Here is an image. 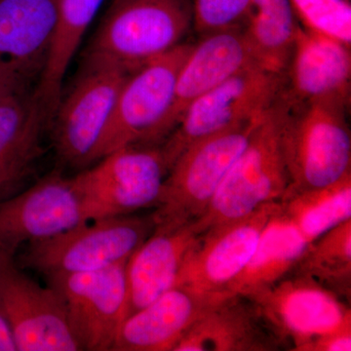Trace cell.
<instances>
[{"label": "cell", "instance_id": "cell-1", "mask_svg": "<svg viewBox=\"0 0 351 351\" xmlns=\"http://www.w3.org/2000/svg\"><path fill=\"white\" fill-rule=\"evenodd\" d=\"M350 101L274 104L289 186L285 195L330 186L351 173ZM283 198V197H282Z\"/></svg>", "mask_w": 351, "mask_h": 351}, {"label": "cell", "instance_id": "cell-2", "mask_svg": "<svg viewBox=\"0 0 351 351\" xmlns=\"http://www.w3.org/2000/svg\"><path fill=\"white\" fill-rule=\"evenodd\" d=\"M191 29V0H112L84 60L134 73L184 43Z\"/></svg>", "mask_w": 351, "mask_h": 351}, {"label": "cell", "instance_id": "cell-3", "mask_svg": "<svg viewBox=\"0 0 351 351\" xmlns=\"http://www.w3.org/2000/svg\"><path fill=\"white\" fill-rule=\"evenodd\" d=\"M193 45L180 44L127 77L95 149L92 164L123 147L162 144L161 127L172 105L178 73Z\"/></svg>", "mask_w": 351, "mask_h": 351}, {"label": "cell", "instance_id": "cell-4", "mask_svg": "<svg viewBox=\"0 0 351 351\" xmlns=\"http://www.w3.org/2000/svg\"><path fill=\"white\" fill-rule=\"evenodd\" d=\"M154 226L152 214L92 219L56 237L27 244L21 261L45 277L106 269L128 261Z\"/></svg>", "mask_w": 351, "mask_h": 351}, {"label": "cell", "instance_id": "cell-5", "mask_svg": "<svg viewBox=\"0 0 351 351\" xmlns=\"http://www.w3.org/2000/svg\"><path fill=\"white\" fill-rule=\"evenodd\" d=\"M265 114L197 141L184 149L164 181L152 213L154 221L184 223L199 219Z\"/></svg>", "mask_w": 351, "mask_h": 351}, {"label": "cell", "instance_id": "cell-6", "mask_svg": "<svg viewBox=\"0 0 351 351\" xmlns=\"http://www.w3.org/2000/svg\"><path fill=\"white\" fill-rule=\"evenodd\" d=\"M289 186L274 105L226 173L198 226L203 232L282 199Z\"/></svg>", "mask_w": 351, "mask_h": 351}, {"label": "cell", "instance_id": "cell-7", "mask_svg": "<svg viewBox=\"0 0 351 351\" xmlns=\"http://www.w3.org/2000/svg\"><path fill=\"white\" fill-rule=\"evenodd\" d=\"M73 177L90 221L156 207L169 168L160 145L112 152Z\"/></svg>", "mask_w": 351, "mask_h": 351}, {"label": "cell", "instance_id": "cell-8", "mask_svg": "<svg viewBox=\"0 0 351 351\" xmlns=\"http://www.w3.org/2000/svg\"><path fill=\"white\" fill-rule=\"evenodd\" d=\"M282 75L253 66L193 101L160 145L168 168L197 141L263 117L274 105Z\"/></svg>", "mask_w": 351, "mask_h": 351}, {"label": "cell", "instance_id": "cell-9", "mask_svg": "<svg viewBox=\"0 0 351 351\" xmlns=\"http://www.w3.org/2000/svg\"><path fill=\"white\" fill-rule=\"evenodd\" d=\"M132 73L104 62L84 60L82 73L62 96L50 126L60 160L85 168L107 126L122 85Z\"/></svg>", "mask_w": 351, "mask_h": 351}, {"label": "cell", "instance_id": "cell-10", "mask_svg": "<svg viewBox=\"0 0 351 351\" xmlns=\"http://www.w3.org/2000/svg\"><path fill=\"white\" fill-rule=\"evenodd\" d=\"M249 298L291 350L306 351L320 337L351 327V311L345 301L313 279L292 272Z\"/></svg>", "mask_w": 351, "mask_h": 351}, {"label": "cell", "instance_id": "cell-11", "mask_svg": "<svg viewBox=\"0 0 351 351\" xmlns=\"http://www.w3.org/2000/svg\"><path fill=\"white\" fill-rule=\"evenodd\" d=\"M0 315L12 332L19 351L82 350L61 297L43 286L0 250Z\"/></svg>", "mask_w": 351, "mask_h": 351}, {"label": "cell", "instance_id": "cell-12", "mask_svg": "<svg viewBox=\"0 0 351 351\" xmlns=\"http://www.w3.org/2000/svg\"><path fill=\"white\" fill-rule=\"evenodd\" d=\"M126 263L82 274L46 277L61 297L69 325L82 350H112L127 317Z\"/></svg>", "mask_w": 351, "mask_h": 351}, {"label": "cell", "instance_id": "cell-13", "mask_svg": "<svg viewBox=\"0 0 351 351\" xmlns=\"http://www.w3.org/2000/svg\"><path fill=\"white\" fill-rule=\"evenodd\" d=\"M279 208L271 202L254 213L201 233L184 261L175 286L211 295H228L258 250L263 234Z\"/></svg>", "mask_w": 351, "mask_h": 351}, {"label": "cell", "instance_id": "cell-14", "mask_svg": "<svg viewBox=\"0 0 351 351\" xmlns=\"http://www.w3.org/2000/svg\"><path fill=\"white\" fill-rule=\"evenodd\" d=\"M90 221L73 177L54 172L0 201V250L8 255Z\"/></svg>", "mask_w": 351, "mask_h": 351}, {"label": "cell", "instance_id": "cell-15", "mask_svg": "<svg viewBox=\"0 0 351 351\" xmlns=\"http://www.w3.org/2000/svg\"><path fill=\"white\" fill-rule=\"evenodd\" d=\"M258 66L245 27L210 32L199 36L182 64L176 80L172 105L161 127L162 143L179 124L189 106L201 96Z\"/></svg>", "mask_w": 351, "mask_h": 351}, {"label": "cell", "instance_id": "cell-16", "mask_svg": "<svg viewBox=\"0 0 351 351\" xmlns=\"http://www.w3.org/2000/svg\"><path fill=\"white\" fill-rule=\"evenodd\" d=\"M351 46L298 25L277 100L350 101Z\"/></svg>", "mask_w": 351, "mask_h": 351}, {"label": "cell", "instance_id": "cell-17", "mask_svg": "<svg viewBox=\"0 0 351 351\" xmlns=\"http://www.w3.org/2000/svg\"><path fill=\"white\" fill-rule=\"evenodd\" d=\"M201 233L197 221L156 223L149 237L127 261V317L174 287Z\"/></svg>", "mask_w": 351, "mask_h": 351}, {"label": "cell", "instance_id": "cell-18", "mask_svg": "<svg viewBox=\"0 0 351 351\" xmlns=\"http://www.w3.org/2000/svg\"><path fill=\"white\" fill-rule=\"evenodd\" d=\"M226 295L174 286L123 321L112 351H173L189 328Z\"/></svg>", "mask_w": 351, "mask_h": 351}, {"label": "cell", "instance_id": "cell-19", "mask_svg": "<svg viewBox=\"0 0 351 351\" xmlns=\"http://www.w3.org/2000/svg\"><path fill=\"white\" fill-rule=\"evenodd\" d=\"M284 348L255 301L230 294L196 321L173 351H274Z\"/></svg>", "mask_w": 351, "mask_h": 351}, {"label": "cell", "instance_id": "cell-20", "mask_svg": "<svg viewBox=\"0 0 351 351\" xmlns=\"http://www.w3.org/2000/svg\"><path fill=\"white\" fill-rule=\"evenodd\" d=\"M58 0H0V68L39 80L57 19Z\"/></svg>", "mask_w": 351, "mask_h": 351}, {"label": "cell", "instance_id": "cell-21", "mask_svg": "<svg viewBox=\"0 0 351 351\" xmlns=\"http://www.w3.org/2000/svg\"><path fill=\"white\" fill-rule=\"evenodd\" d=\"M47 119L36 91L0 104V201L19 193L41 154Z\"/></svg>", "mask_w": 351, "mask_h": 351}, {"label": "cell", "instance_id": "cell-22", "mask_svg": "<svg viewBox=\"0 0 351 351\" xmlns=\"http://www.w3.org/2000/svg\"><path fill=\"white\" fill-rule=\"evenodd\" d=\"M105 0H58L57 19L49 55L38 84L36 96L48 126L63 96L64 75L88 27Z\"/></svg>", "mask_w": 351, "mask_h": 351}, {"label": "cell", "instance_id": "cell-23", "mask_svg": "<svg viewBox=\"0 0 351 351\" xmlns=\"http://www.w3.org/2000/svg\"><path fill=\"white\" fill-rule=\"evenodd\" d=\"M307 242L280 211V204L265 230L250 263L234 281L230 294L252 295L290 274Z\"/></svg>", "mask_w": 351, "mask_h": 351}, {"label": "cell", "instance_id": "cell-24", "mask_svg": "<svg viewBox=\"0 0 351 351\" xmlns=\"http://www.w3.org/2000/svg\"><path fill=\"white\" fill-rule=\"evenodd\" d=\"M280 211L307 243L351 219V173L325 188L284 195Z\"/></svg>", "mask_w": 351, "mask_h": 351}, {"label": "cell", "instance_id": "cell-25", "mask_svg": "<svg viewBox=\"0 0 351 351\" xmlns=\"http://www.w3.org/2000/svg\"><path fill=\"white\" fill-rule=\"evenodd\" d=\"M298 25L289 0H253V14L245 32L261 68L283 75Z\"/></svg>", "mask_w": 351, "mask_h": 351}, {"label": "cell", "instance_id": "cell-26", "mask_svg": "<svg viewBox=\"0 0 351 351\" xmlns=\"http://www.w3.org/2000/svg\"><path fill=\"white\" fill-rule=\"evenodd\" d=\"M308 277L346 301L351 295V219L307 245L291 270Z\"/></svg>", "mask_w": 351, "mask_h": 351}, {"label": "cell", "instance_id": "cell-27", "mask_svg": "<svg viewBox=\"0 0 351 351\" xmlns=\"http://www.w3.org/2000/svg\"><path fill=\"white\" fill-rule=\"evenodd\" d=\"M298 23L351 46L350 0H289Z\"/></svg>", "mask_w": 351, "mask_h": 351}, {"label": "cell", "instance_id": "cell-28", "mask_svg": "<svg viewBox=\"0 0 351 351\" xmlns=\"http://www.w3.org/2000/svg\"><path fill=\"white\" fill-rule=\"evenodd\" d=\"M193 31L198 36L243 27L253 14V0H191Z\"/></svg>", "mask_w": 351, "mask_h": 351}, {"label": "cell", "instance_id": "cell-29", "mask_svg": "<svg viewBox=\"0 0 351 351\" xmlns=\"http://www.w3.org/2000/svg\"><path fill=\"white\" fill-rule=\"evenodd\" d=\"M351 327L330 332L315 339L306 351H350Z\"/></svg>", "mask_w": 351, "mask_h": 351}, {"label": "cell", "instance_id": "cell-30", "mask_svg": "<svg viewBox=\"0 0 351 351\" xmlns=\"http://www.w3.org/2000/svg\"><path fill=\"white\" fill-rule=\"evenodd\" d=\"M31 83L25 82L20 76L0 68V104L17 95L32 90Z\"/></svg>", "mask_w": 351, "mask_h": 351}, {"label": "cell", "instance_id": "cell-31", "mask_svg": "<svg viewBox=\"0 0 351 351\" xmlns=\"http://www.w3.org/2000/svg\"><path fill=\"white\" fill-rule=\"evenodd\" d=\"M15 341L6 321L0 315V351H15Z\"/></svg>", "mask_w": 351, "mask_h": 351}]
</instances>
